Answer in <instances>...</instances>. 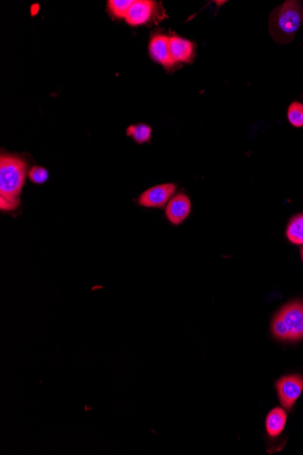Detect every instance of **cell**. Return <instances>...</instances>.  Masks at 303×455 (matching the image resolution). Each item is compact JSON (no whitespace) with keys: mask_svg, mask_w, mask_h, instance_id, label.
<instances>
[{"mask_svg":"<svg viewBox=\"0 0 303 455\" xmlns=\"http://www.w3.org/2000/svg\"><path fill=\"white\" fill-rule=\"evenodd\" d=\"M286 236L294 245H303V214L293 216L288 224Z\"/></svg>","mask_w":303,"mask_h":455,"instance_id":"cell-11","label":"cell"},{"mask_svg":"<svg viewBox=\"0 0 303 455\" xmlns=\"http://www.w3.org/2000/svg\"><path fill=\"white\" fill-rule=\"evenodd\" d=\"M302 16H303V14H302Z\"/></svg>","mask_w":303,"mask_h":455,"instance_id":"cell-18","label":"cell"},{"mask_svg":"<svg viewBox=\"0 0 303 455\" xmlns=\"http://www.w3.org/2000/svg\"><path fill=\"white\" fill-rule=\"evenodd\" d=\"M289 123L295 127H303V105L299 102H292L288 110Z\"/></svg>","mask_w":303,"mask_h":455,"instance_id":"cell-14","label":"cell"},{"mask_svg":"<svg viewBox=\"0 0 303 455\" xmlns=\"http://www.w3.org/2000/svg\"><path fill=\"white\" fill-rule=\"evenodd\" d=\"M287 423V413L285 409H272L265 419V429L270 437H278L285 430Z\"/></svg>","mask_w":303,"mask_h":455,"instance_id":"cell-10","label":"cell"},{"mask_svg":"<svg viewBox=\"0 0 303 455\" xmlns=\"http://www.w3.org/2000/svg\"><path fill=\"white\" fill-rule=\"evenodd\" d=\"M28 164L16 155L0 157V197L19 199L28 176Z\"/></svg>","mask_w":303,"mask_h":455,"instance_id":"cell-1","label":"cell"},{"mask_svg":"<svg viewBox=\"0 0 303 455\" xmlns=\"http://www.w3.org/2000/svg\"><path fill=\"white\" fill-rule=\"evenodd\" d=\"M280 403L286 411L291 412L303 392V377L301 375H285L275 384Z\"/></svg>","mask_w":303,"mask_h":455,"instance_id":"cell-3","label":"cell"},{"mask_svg":"<svg viewBox=\"0 0 303 455\" xmlns=\"http://www.w3.org/2000/svg\"><path fill=\"white\" fill-rule=\"evenodd\" d=\"M28 176L32 183L42 184L48 180L49 174L45 167L35 166L29 170Z\"/></svg>","mask_w":303,"mask_h":455,"instance_id":"cell-15","label":"cell"},{"mask_svg":"<svg viewBox=\"0 0 303 455\" xmlns=\"http://www.w3.org/2000/svg\"><path fill=\"white\" fill-rule=\"evenodd\" d=\"M176 189V184L173 183L152 187L140 194L138 204L147 209H162L172 199Z\"/></svg>","mask_w":303,"mask_h":455,"instance_id":"cell-5","label":"cell"},{"mask_svg":"<svg viewBox=\"0 0 303 455\" xmlns=\"http://www.w3.org/2000/svg\"><path fill=\"white\" fill-rule=\"evenodd\" d=\"M149 52L151 58L164 67L169 68L176 64L171 56L169 37L166 35L156 34L151 38Z\"/></svg>","mask_w":303,"mask_h":455,"instance_id":"cell-8","label":"cell"},{"mask_svg":"<svg viewBox=\"0 0 303 455\" xmlns=\"http://www.w3.org/2000/svg\"><path fill=\"white\" fill-rule=\"evenodd\" d=\"M127 135L138 144L147 143L152 137V128L146 124L133 125L127 127Z\"/></svg>","mask_w":303,"mask_h":455,"instance_id":"cell-12","label":"cell"},{"mask_svg":"<svg viewBox=\"0 0 303 455\" xmlns=\"http://www.w3.org/2000/svg\"><path fill=\"white\" fill-rule=\"evenodd\" d=\"M133 3L134 0H110L107 2V9L115 18L126 19Z\"/></svg>","mask_w":303,"mask_h":455,"instance_id":"cell-13","label":"cell"},{"mask_svg":"<svg viewBox=\"0 0 303 455\" xmlns=\"http://www.w3.org/2000/svg\"><path fill=\"white\" fill-rule=\"evenodd\" d=\"M192 203L186 194H177L168 202L166 207V219L174 226H179L189 216Z\"/></svg>","mask_w":303,"mask_h":455,"instance_id":"cell-7","label":"cell"},{"mask_svg":"<svg viewBox=\"0 0 303 455\" xmlns=\"http://www.w3.org/2000/svg\"><path fill=\"white\" fill-rule=\"evenodd\" d=\"M21 204V200L19 199H11V197H0V209L1 211H6V212H11L14 211Z\"/></svg>","mask_w":303,"mask_h":455,"instance_id":"cell-16","label":"cell"},{"mask_svg":"<svg viewBox=\"0 0 303 455\" xmlns=\"http://www.w3.org/2000/svg\"><path fill=\"white\" fill-rule=\"evenodd\" d=\"M277 315L288 330L289 342L303 339V301H293L282 308Z\"/></svg>","mask_w":303,"mask_h":455,"instance_id":"cell-4","label":"cell"},{"mask_svg":"<svg viewBox=\"0 0 303 455\" xmlns=\"http://www.w3.org/2000/svg\"><path fill=\"white\" fill-rule=\"evenodd\" d=\"M156 2L151 0H134L124 19L130 26L146 25L156 15Z\"/></svg>","mask_w":303,"mask_h":455,"instance_id":"cell-6","label":"cell"},{"mask_svg":"<svg viewBox=\"0 0 303 455\" xmlns=\"http://www.w3.org/2000/svg\"><path fill=\"white\" fill-rule=\"evenodd\" d=\"M301 21V6L299 2H285L276 9L270 18V31L272 38L280 43L292 41L299 31Z\"/></svg>","mask_w":303,"mask_h":455,"instance_id":"cell-2","label":"cell"},{"mask_svg":"<svg viewBox=\"0 0 303 455\" xmlns=\"http://www.w3.org/2000/svg\"><path fill=\"white\" fill-rule=\"evenodd\" d=\"M302 262H303V247L302 249Z\"/></svg>","mask_w":303,"mask_h":455,"instance_id":"cell-17","label":"cell"},{"mask_svg":"<svg viewBox=\"0 0 303 455\" xmlns=\"http://www.w3.org/2000/svg\"><path fill=\"white\" fill-rule=\"evenodd\" d=\"M170 52L174 63L189 62L193 56V43L186 38L173 36L169 38Z\"/></svg>","mask_w":303,"mask_h":455,"instance_id":"cell-9","label":"cell"}]
</instances>
